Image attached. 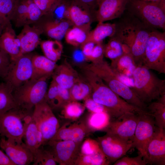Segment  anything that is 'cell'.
<instances>
[{"label": "cell", "mask_w": 165, "mask_h": 165, "mask_svg": "<svg viewBox=\"0 0 165 165\" xmlns=\"http://www.w3.org/2000/svg\"><path fill=\"white\" fill-rule=\"evenodd\" d=\"M86 108L78 101H72L65 105L62 108V118L71 121L77 120L84 113Z\"/></svg>", "instance_id": "obj_35"}, {"label": "cell", "mask_w": 165, "mask_h": 165, "mask_svg": "<svg viewBox=\"0 0 165 165\" xmlns=\"http://www.w3.org/2000/svg\"><path fill=\"white\" fill-rule=\"evenodd\" d=\"M0 147L16 165H28L33 163V154L23 141L18 142L1 136Z\"/></svg>", "instance_id": "obj_15"}, {"label": "cell", "mask_w": 165, "mask_h": 165, "mask_svg": "<svg viewBox=\"0 0 165 165\" xmlns=\"http://www.w3.org/2000/svg\"><path fill=\"white\" fill-rule=\"evenodd\" d=\"M40 44L44 56L47 58L55 63L60 59L63 48L61 41L46 40L40 42Z\"/></svg>", "instance_id": "obj_31"}, {"label": "cell", "mask_w": 165, "mask_h": 165, "mask_svg": "<svg viewBox=\"0 0 165 165\" xmlns=\"http://www.w3.org/2000/svg\"><path fill=\"white\" fill-rule=\"evenodd\" d=\"M10 57L0 48V77L4 79L6 76L11 65Z\"/></svg>", "instance_id": "obj_45"}, {"label": "cell", "mask_w": 165, "mask_h": 165, "mask_svg": "<svg viewBox=\"0 0 165 165\" xmlns=\"http://www.w3.org/2000/svg\"><path fill=\"white\" fill-rule=\"evenodd\" d=\"M157 127L153 117L148 112L143 111L139 114L132 142V147L135 148L139 153L142 155L144 159L147 145Z\"/></svg>", "instance_id": "obj_11"}, {"label": "cell", "mask_w": 165, "mask_h": 165, "mask_svg": "<svg viewBox=\"0 0 165 165\" xmlns=\"http://www.w3.org/2000/svg\"><path fill=\"white\" fill-rule=\"evenodd\" d=\"M1 138V131L0 129V139Z\"/></svg>", "instance_id": "obj_55"}, {"label": "cell", "mask_w": 165, "mask_h": 165, "mask_svg": "<svg viewBox=\"0 0 165 165\" xmlns=\"http://www.w3.org/2000/svg\"><path fill=\"white\" fill-rule=\"evenodd\" d=\"M82 142L70 141L50 140L46 145H48V149L59 165H75L80 153Z\"/></svg>", "instance_id": "obj_13"}, {"label": "cell", "mask_w": 165, "mask_h": 165, "mask_svg": "<svg viewBox=\"0 0 165 165\" xmlns=\"http://www.w3.org/2000/svg\"><path fill=\"white\" fill-rule=\"evenodd\" d=\"M29 0L16 3L12 20L16 27L24 26L26 24Z\"/></svg>", "instance_id": "obj_39"}, {"label": "cell", "mask_w": 165, "mask_h": 165, "mask_svg": "<svg viewBox=\"0 0 165 165\" xmlns=\"http://www.w3.org/2000/svg\"><path fill=\"white\" fill-rule=\"evenodd\" d=\"M116 26L115 23L98 22L96 27L90 31L85 42H91L95 44L102 42L107 37H111L114 35Z\"/></svg>", "instance_id": "obj_27"}, {"label": "cell", "mask_w": 165, "mask_h": 165, "mask_svg": "<svg viewBox=\"0 0 165 165\" xmlns=\"http://www.w3.org/2000/svg\"><path fill=\"white\" fill-rule=\"evenodd\" d=\"M95 44L91 42H85L82 45L81 51L84 56L86 60L89 61Z\"/></svg>", "instance_id": "obj_49"}, {"label": "cell", "mask_w": 165, "mask_h": 165, "mask_svg": "<svg viewBox=\"0 0 165 165\" xmlns=\"http://www.w3.org/2000/svg\"><path fill=\"white\" fill-rule=\"evenodd\" d=\"M96 11L89 10L71 1L68 3L64 18L70 21L73 26L90 31L91 24L96 21Z\"/></svg>", "instance_id": "obj_17"}, {"label": "cell", "mask_w": 165, "mask_h": 165, "mask_svg": "<svg viewBox=\"0 0 165 165\" xmlns=\"http://www.w3.org/2000/svg\"><path fill=\"white\" fill-rule=\"evenodd\" d=\"M112 118L105 112H91L86 118V124L91 133L103 131L108 126Z\"/></svg>", "instance_id": "obj_30"}, {"label": "cell", "mask_w": 165, "mask_h": 165, "mask_svg": "<svg viewBox=\"0 0 165 165\" xmlns=\"http://www.w3.org/2000/svg\"><path fill=\"white\" fill-rule=\"evenodd\" d=\"M142 65L160 74H165V32L154 29L145 49Z\"/></svg>", "instance_id": "obj_7"}, {"label": "cell", "mask_w": 165, "mask_h": 165, "mask_svg": "<svg viewBox=\"0 0 165 165\" xmlns=\"http://www.w3.org/2000/svg\"><path fill=\"white\" fill-rule=\"evenodd\" d=\"M31 53L24 54L12 61L7 74L4 79L5 83L13 92L31 78L33 73Z\"/></svg>", "instance_id": "obj_10"}, {"label": "cell", "mask_w": 165, "mask_h": 165, "mask_svg": "<svg viewBox=\"0 0 165 165\" xmlns=\"http://www.w3.org/2000/svg\"><path fill=\"white\" fill-rule=\"evenodd\" d=\"M33 68L32 79H37L45 76L52 75L57 66L56 63L45 56L33 55L32 58Z\"/></svg>", "instance_id": "obj_25"}, {"label": "cell", "mask_w": 165, "mask_h": 165, "mask_svg": "<svg viewBox=\"0 0 165 165\" xmlns=\"http://www.w3.org/2000/svg\"><path fill=\"white\" fill-rule=\"evenodd\" d=\"M96 140L110 164L124 156L132 147V142L107 133L103 136L97 137Z\"/></svg>", "instance_id": "obj_12"}, {"label": "cell", "mask_w": 165, "mask_h": 165, "mask_svg": "<svg viewBox=\"0 0 165 165\" xmlns=\"http://www.w3.org/2000/svg\"><path fill=\"white\" fill-rule=\"evenodd\" d=\"M145 159L151 165H165V129L157 127L147 145Z\"/></svg>", "instance_id": "obj_18"}, {"label": "cell", "mask_w": 165, "mask_h": 165, "mask_svg": "<svg viewBox=\"0 0 165 165\" xmlns=\"http://www.w3.org/2000/svg\"><path fill=\"white\" fill-rule=\"evenodd\" d=\"M128 0H102L98 5L96 13L98 22L120 17L126 9Z\"/></svg>", "instance_id": "obj_19"}, {"label": "cell", "mask_w": 165, "mask_h": 165, "mask_svg": "<svg viewBox=\"0 0 165 165\" xmlns=\"http://www.w3.org/2000/svg\"><path fill=\"white\" fill-rule=\"evenodd\" d=\"M102 0H97V6L99 3Z\"/></svg>", "instance_id": "obj_54"}, {"label": "cell", "mask_w": 165, "mask_h": 165, "mask_svg": "<svg viewBox=\"0 0 165 165\" xmlns=\"http://www.w3.org/2000/svg\"><path fill=\"white\" fill-rule=\"evenodd\" d=\"M126 10L150 28L165 29V0L150 2L128 0Z\"/></svg>", "instance_id": "obj_5"}, {"label": "cell", "mask_w": 165, "mask_h": 165, "mask_svg": "<svg viewBox=\"0 0 165 165\" xmlns=\"http://www.w3.org/2000/svg\"><path fill=\"white\" fill-rule=\"evenodd\" d=\"M57 86L59 96L64 106L67 103L72 101L69 89L62 87L58 85Z\"/></svg>", "instance_id": "obj_48"}, {"label": "cell", "mask_w": 165, "mask_h": 165, "mask_svg": "<svg viewBox=\"0 0 165 165\" xmlns=\"http://www.w3.org/2000/svg\"><path fill=\"white\" fill-rule=\"evenodd\" d=\"M144 1L150 2H160L163 0H142Z\"/></svg>", "instance_id": "obj_53"}, {"label": "cell", "mask_w": 165, "mask_h": 165, "mask_svg": "<svg viewBox=\"0 0 165 165\" xmlns=\"http://www.w3.org/2000/svg\"><path fill=\"white\" fill-rule=\"evenodd\" d=\"M95 74L113 92L129 104L145 111L147 105L144 103L132 89L122 82L110 65L103 60L83 66Z\"/></svg>", "instance_id": "obj_3"}, {"label": "cell", "mask_w": 165, "mask_h": 165, "mask_svg": "<svg viewBox=\"0 0 165 165\" xmlns=\"http://www.w3.org/2000/svg\"><path fill=\"white\" fill-rule=\"evenodd\" d=\"M32 116L42 134V145H46L60 127L59 120L45 98L35 105Z\"/></svg>", "instance_id": "obj_9"}, {"label": "cell", "mask_w": 165, "mask_h": 165, "mask_svg": "<svg viewBox=\"0 0 165 165\" xmlns=\"http://www.w3.org/2000/svg\"><path fill=\"white\" fill-rule=\"evenodd\" d=\"M91 133L85 119L77 120L64 123L50 140L70 141L81 143Z\"/></svg>", "instance_id": "obj_16"}, {"label": "cell", "mask_w": 165, "mask_h": 165, "mask_svg": "<svg viewBox=\"0 0 165 165\" xmlns=\"http://www.w3.org/2000/svg\"><path fill=\"white\" fill-rule=\"evenodd\" d=\"M81 68L82 76L91 87V98L106 108L112 118H117L126 113L138 114L145 111L120 97L93 72L83 66Z\"/></svg>", "instance_id": "obj_2"}, {"label": "cell", "mask_w": 165, "mask_h": 165, "mask_svg": "<svg viewBox=\"0 0 165 165\" xmlns=\"http://www.w3.org/2000/svg\"><path fill=\"white\" fill-rule=\"evenodd\" d=\"M110 66L118 76L132 77L137 66L130 53H124L119 57L111 61Z\"/></svg>", "instance_id": "obj_26"}, {"label": "cell", "mask_w": 165, "mask_h": 165, "mask_svg": "<svg viewBox=\"0 0 165 165\" xmlns=\"http://www.w3.org/2000/svg\"><path fill=\"white\" fill-rule=\"evenodd\" d=\"M110 38L104 46L105 57L112 61L124 53H130V50L127 46L113 36Z\"/></svg>", "instance_id": "obj_32"}, {"label": "cell", "mask_w": 165, "mask_h": 165, "mask_svg": "<svg viewBox=\"0 0 165 165\" xmlns=\"http://www.w3.org/2000/svg\"><path fill=\"white\" fill-rule=\"evenodd\" d=\"M84 101L83 104L86 108L90 112H105L111 116L108 111L106 108L102 105L95 101L91 97L86 99Z\"/></svg>", "instance_id": "obj_46"}, {"label": "cell", "mask_w": 165, "mask_h": 165, "mask_svg": "<svg viewBox=\"0 0 165 165\" xmlns=\"http://www.w3.org/2000/svg\"><path fill=\"white\" fill-rule=\"evenodd\" d=\"M44 16L42 12L32 0H29L26 24L37 22Z\"/></svg>", "instance_id": "obj_43"}, {"label": "cell", "mask_w": 165, "mask_h": 165, "mask_svg": "<svg viewBox=\"0 0 165 165\" xmlns=\"http://www.w3.org/2000/svg\"><path fill=\"white\" fill-rule=\"evenodd\" d=\"M110 164L102 151L91 155L80 154L75 165H108Z\"/></svg>", "instance_id": "obj_36"}, {"label": "cell", "mask_w": 165, "mask_h": 165, "mask_svg": "<svg viewBox=\"0 0 165 165\" xmlns=\"http://www.w3.org/2000/svg\"><path fill=\"white\" fill-rule=\"evenodd\" d=\"M30 25H24L20 33L17 36L23 54L30 53L37 47L40 43V35L43 33L37 25L31 26Z\"/></svg>", "instance_id": "obj_21"}, {"label": "cell", "mask_w": 165, "mask_h": 165, "mask_svg": "<svg viewBox=\"0 0 165 165\" xmlns=\"http://www.w3.org/2000/svg\"><path fill=\"white\" fill-rule=\"evenodd\" d=\"M74 59L77 62H81L84 59L86 60L85 57L82 53V51H77L75 52L74 55Z\"/></svg>", "instance_id": "obj_51"}, {"label": "cell", "mask_w": 165, "mask_h": 165, "mask_svg": "<svg viewBox=\"0 0 165 165\" xmlns=\"http://www.w3.org/2000/svg\"><path fill=\"white\" fill-rule=\"evenodd\" d=\"M0 165H16L7 155L0 149Z\"/></svg>", "instance_id": "obj_50"}, {"label": "cell", "mask_w": 165, "mask_h": 165, "mask_svg": "<svg viewBox=\"0 0 165 165\" xmlns=\"http://www.w3.org/2000/svg\"><path fill=\"white\" fill-rule=\"evenodd\" d=\"M104 46L102 42L95 44L89 61L91 63H96L104 60Z\"/></svg>", "instance_id": "obj_47"}, {"label": "cell", "mask_w": 165, "mask_h": 165, "mask_svg": "<svg viewBox=\"0 0 165 165\" xmlns=\"http://www.w3.org/2000/svg\"><path fill=\"white\" fill-rule=\"evenodd\" d=\"M147 111L153 117L156 126L165 129V94L161 96L156 101L149 103Z\"/></svg>", "instance_id": "obj_28"}, {"label": "cell", "mask_w": 165, "mask_h": 165, "mask_svg": "<svg viewBox=\"0 0 165 165\" xmlns=\"http://www.w3.org/2000/svg\"><path fill=\"white\" fill-rule=\"evenodd\" d=\"M140 113H126L112 119L104 131L125 141L132 142Z\"/></svg>", "instance_id": "obj_14"}, {"label": "cell", "mask_w": 165, "mask_h": 165, "mask_svg": "<svg viewBox=\"0 0 165 165\" xmlns=\"http://www.w3.org/2000/svg\"><path fill=\"white\" fill-rule=\"evenodd\" d=\"M32 113L28 115L24 119L25 128L23 140L33 156L38 149L42 145V136L34 119Z\"/></svg>", "instance_id": "obj_22"}, {"label": "cell", "mask_w": 165, "mask_h": 165, "mask_svg": "<svg viewBox=\"0 0 165 165\" xmlns=\"http://www.w3.org/2000/svg\"><path fill=\"white\" fill-rule=\"evenodd\" d=\"M116 24L113 36L129 48L137 66L142 65L144 53L152 29L126 10Z\"/></svg>", "instance_id": "obj_1"}, {"label": "cell", "mask_w": 165, "mask_h": 165, "mask_svg": "<svg viewBox=\"0 0 165 165\" xmlns=\"http://www.w3.org/2000/svg\"><path fill=\"white\" fill-rule=\"evenodd\" d=\"M8 25L6 23L0 16V36L5 27Z\"/></svg>", "instance_id": "obj_52"}, {"label": "cell", "mask_w": 165, "mask_h": 165, "mask_svg": "<svg viewBox=\"0 0 165 165\" xmlns=\"http://www.w3.org/2000/svg\"><path fill=\"white\" fill-rule=\"evenodd\" d=\"M1 84H2V83H0V86L1 85Z\"/></svg>", "instance_id": "obj_56"}, {"label": "cell", "mask_w": 165, "mask_h": 165, "mask_svg": "<svg viewBox=\"0 0 165 165\" xmlns=\"http://www.w3.org/2000/svg\"><path fill=\"white\" fill-rule=\"evenodd\" d=\"M79 75L76 71L66 60L63 63L57 66L52 75V79L57 85L69 89Z\"/></svg>", "instance_id": "obj_24"}, {"label": "cell", "mask_w": 165, "mask_h": 165, "mask_svg": "<svg viewBox=\"0 0 165 165\" xmlns=\"http://www.w3.org/2000/svg\"><path fill=\"white\" fill-rule=\"evenodd\" d=\"M132 78L134 86L132 89L144 103L147 105L165 94V79L159 78L143 65L136 67Z\"/></svg>", "instance_id": "obj_4"}, {"label": "cell", "mask_w": 165, "mask_h": 165, "mask_svg": "<svg viewBox=\"0 0 165 165\" xmlns=\"http://www.w3.org/2000/svg\"><path fill=\"white\" fill-rule=\"evenodd\" d=\"M17 107L13 91L5 83L0 86V115Z\"/></svg>", "instance_id": "obj_34"}, {"label": "cell", "mask_w": 165, "mask_h": 165, "mask_svg": "<svg viewBox=\"0 0 165 165\" xmlns=\"http://www.w3.org/2000/svg\"><path fill=\"white\" fill-rule=\"evenodd\" d=\"M33 165H56V161L51 152L48 149L40 147L34 155Z\"/></svg>", "instance_id": "obj_37"}, {"label": "cell", "mask_w": 165, "mask_h": 165, "mask_svg": "<svg viewBox=\"0 0 165 165\" xmlns=\"http://www.w3.org/2000/svg\"><path fill=\"white\" fill-rule=\"evenodd\" d=\"M16 4L15 0H0V16L8 25L11 24Z\"/></svg>", "instance_id": "obj_40"}, {"label": "cell", "mask_w": 165, "mask_h": 165, "mask_svg": "<svg viewBox=\"0 0 165 165\" xmlns=\"http://www.w3.org/2000/svg\"><path fill=\"white\" fill-rule=\"evenodd\" d=\"M101 151L98 143L96 140L90 138H86L81 144L80 154L83 155H91Z\"/></svg>", "instance_id": "obj_41"}, {"label": "cell", "mask_w": 165, "mask_h": 165, "mask_svg": "<svg viewBox=\"0 0 165 165\" xmlns=\"http://www.w3.org/2000/svg\"><path fill=\"white\" fill-rule=\"evenodd\" d=\"M147 162L143 158L141 153L134 157L123 156L116 160L113 163V165H145Z\"/></svg>", "instance_id": "obj_44"}, {"label": "cell", "mask_w": 165, "mask_h": 165, "mask_svg": "<svg viewBox=\"0 0 165 165\" xmlns=\"http://www.w3.org/2000/svg\"><path fill=\"white\" fill-rule=\"evenodd\" d=\"M49 77L30 79L15 89L13 94L17 106L33 112L35 105L45 98L47 91V79Z\"/></svg>", "instance_id": "obj_6"}, {"label": "cell", "mask_w": 165, "mask_h": 165, "mask_svg": "<svg viewBox=\"0 0 165 165\" xmlns=\"http://www.w3.org/2000/svg\"><path fill=\"white\" fill-rule=\"evenodd\" d=\"M44 15H51L62 0H32Z\"/></svg>", "instance_id": "obj_42"}, {"label": "cell", "mask_w": 165, "mask_h": 165, "mask_svg": "<svg viewBox=\"0 0 165 165\" xmlns=\"http://www.w3.org/2000/svg\"><path fill=\"white\" fill-rule=\"evenodd\" d=\"M32 112L17 106L0 115L1 136L18 142L23 141L25 118Z\"/></svg>", "instance_id": "obj_8"}, {"label": "cell", "mask_w": 165, "mask_h": 165, "mask_svg": "<svg viewBox=\"0 0 165 165\" xmlns=\"http://www.w3.org/2000/svg\"><path fill=\"white\" fill-rule=\"evenodd\" d=\"M72 101H84L91 97V87L85 79L79 75L72 87L69 89Z\"/></svg>", "instance_id": "obj_29"}, {"label": "cell", "mask_w": 165, "mask_h": 165, "mask_svg": "<svg viewBox=\"0 0 165 165\" xmlns=\"http://www.w3.org/2000/svg\"><path fill=\"white\" fill-rule=\"evenodd\" d=\"M90 31L73 26L67 30L64 38L68 44L75 46H81L86 42Z\"/></svg>", "instance_id": "obj_33"}, {"label": "cell", "mask_w": 165, "mask_h": 165, "mask_svg": "<svg viewBox=\"0 0 165 165\" xmlns=\"http://www.w3.org/2000/svg\"><path fill=\"white\" fill-rule=\"evenodd\" d=\"M44 33L50 38L61 41L67 30L73 26L71 22L66 19H47L37 25Z\"/></svg>", "instance_id": "obj_23"}, {"label": "cell", "mask_w": 165, "mask_h": 165, "mask_svg": "<svg viewBox=\"0 0 165 165\" xmlns=\"http://www.w3.org/2000/svg\"><path fill=\"white\" fill-rule=\"evenodd\" d=\"M0 48L9 55L12 61L23 54L20 41L11 24L5 27L0 36Z\"/></svg>", "instance_id": "obj_20"}, {"label": "cell", "mask_w": 165, "mask_h": 165, "mask_svg": "<svg viewBox=\"0 0 165 165\" xmlns=\"http://www.w3.org/2000/svg\"><path fill=\"white\" fill-rule=\"evenodd\" d=\"M45 99L52 110L62 109L63 107L59 94L57 85L53 79L47 91Z\"/></svg>", "instance_id": "obj_38"}]
</instances>
